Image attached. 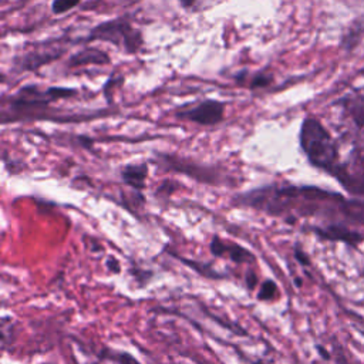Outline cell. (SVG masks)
<instances>
[{"label": "cell", "mask_w": 364, "mask_h": 364, "mask_svg": "<svg viewBox=\"0 0 364 364\" xmlns=\"http://www.w3.org/2000/svg\"><path fill=\"white\" fill-rule=\"evenodd\" d=\"M209 250L213 256L218 257H229L232 262L242 264V263H250V260H253V255L245 249L243 246L229 242V240H223L219 236H213L209 245Z\"/></svg>", "instance_id": "cell-7"}, {"label": "cell", "mask_w": 364, "mask_h": 364, "mask_svg": "<svg viewBox=\"0 0 364 364\" xmlns=\"http://www.w3.org/2000/svg\"><path fill=\"white\" fill-rule=\"evenodd\" d=\"M225 108L226 104L223 101L215 98H206L199 101L198 104H186L178 108L173 115L178 119L191 121L198 125L212 127L223 121L225 118Z\"/></svg>", "instance_id": "cell-4"}, {"label": "cell", "mask_w": 364, "mask_h": 364, "mask_svg": "<svg viewBox=\"0 0 364 364\" xmlns=\"http://www.w3.org/2000/svg\"><path fill=\"white\" fill-rule=\"evenodd\" d=\"M156 164L158 166H164L165 169L173 171V172H179V173H185L189 178H195L199 182L203 183H210V185H216L219 183V172L216 168L213 166H205V165H199L196 162L188 161L185 158H179L171 154H156Z\"/></svg>", "instance_id": "cell-5"}, {"label": "cell", "mask_w": 364, "mask_h": 364, "mask_svg": "<svg viewBox=\"0 0 364 364\" xmlns=\"http://www.w3.org/2000/svg\"><path fill=\"white\" fill-rule=\"evenodd\" d=\"M313 232L320 236L321 239L327 240H341L348 245H355L361 237L355 233L348 230L347 228H343L340 225H328V226H317L313 228Z\"/></svg>", "instance_id": "cell-10"}, {"label": "cell", "mask_w": 364, "mask_h": 364, "mask_svg": "<svg viewBox=\"0 0 364 364\" xmlns=\"http://www.w3.org/2000/svg\"><path fill=\"white\" fill-rule=\"evenodd\" d=\"M247 75H249V71H247V70H242V71H239L237 74H235V80H236L237 82H243Z\"/></svg>", "instance_id": "cell-17"}, {"label": "cell", "mask_w": 364, "mask_h": 364, "mask_svg": "<svg viewBox=\"0 0 364 364\" xmlns=\"http://www.w3.org/2000/svg\"><path fill=\"white\" fill-rule=\"evenodd\" d=\"M347 108L351 114V117L354 118L355 124L358 125H364V102L361 100H354V101H348Z\"/></svg>", "instance_id": "cell-14"}, {"label": "cell", "mask_w": 364, "mask_h": 364, "mask_svg": "<svg viewBox=\"0 0 364 364\" xmlns=\"http://www.w3.org/2000/svg\"><path fill=\"white\" fill-rule=\"evenodd\" d=\"M178 3H179L181 7H183V9H191V7L196 3V0H178Z\"/></svg>", "instance_id": "cell-18"}, {"label": "cell", "mask_w": 364, "mask_h": 364, "mask_svg": "<svg viewBox=\"0 0 364 364\" xmlns=\"http://www.w3.org/2000/svg\"><path fill=\"white\" fill-rule=\"evenodd\" d=\"M121 179L125 185L135 191H142L145 188V181L148 176V165L145 162L127 164L119 171Z\"/></svg>", "instance_id": "cell-9"}, {"label": "cell", "mask_w": 364, "mask_h": 364, "mask_svg": "<svg viewBox=\"0 0 364 364\" xmlns=\"http://www.w3.org/2000/svg\"><path fill=\"white\" fill-rule=\"evenodd\" d=\"M65 53V48L61 46L50 44V46H38L37 48H33L31 51L17 55L13 61V67L17 71H36L41 65H46L63 55Z\"/></svg>", "instance_id": "cell-6"}, {"label": "cell", "mask_w": 364, "mask_h": 364, "mask_svg": "<svg viewBox=\"0 0 364 364\" xmlns=\"http://www.w3.org/2000/svg\"><path fill=\"white\" fill-rule=\"evenodd\" d=\"M78 94L75 88L68 87H47L41 88L37 84H27L17 90L14 95L9 98V109L10 114H14L7 121H14L18 118H36V114H44L50 104L58 100L73 98ZM6 121V122H7Z\"/></svg>", "instance_id": "cell-2"}, {"label": "cell", "mask_w": 364, "mask_h": 364, "mask_svg": "<svg viewBox=\"0 0 364 364\" xmlns=\"http://www.w3.org/2000/svg\"><path fill=\"white\" fill-rule=\"evenodd\" d=\"M249 80H250V82H249L250 90H263L273 84L274 75H273V73H270L267 70H260V71L255 73Z\"/></svg>", "instance_id": "cell-11"}, {"label": "cell", "mask_w": 364, "mask_h": 364, "mask_svg": "<svg viewBox=\"0 0 364 364\" xmlns=\"http://www.w3.org/2000/svg\"><path fill=\"white\" fill-rule=\"evenodd\" d=\"M80 3H81V0H53L51 11L55 16H61V14H65L67 11L75 9Z\"/></svg>", "instance_id": "cell-12"}, {"label": "cell", "mask_w": 364, "mask_h": 364, "mask_svg": "<svg viewBox=\"0 0 364 364\" xmlns=\"http://www.w3.org/2000/svg\"><path fill=\"white\" fill-rule=\"evenodd\" d=\"M82 43L102 41L115 46L125 54H136L144 46L142 31L132 26L128 16L105 20L94 26L90 33L81 38Z\"/></svg>", "instance_id": "cell-3"}, {"label": "cell", "mask_w": 364, "mask_h": 364, "mask_svg": "<svg viewBox=\"0 0 364 364\" xmlns=\"http://www.w3.org/2000/svg\"><path fill=\"white\" fill-rule=\"evenodd\" d=\"M337 363H338V364H348V363L346 361V358H344V355H343L341 353H340V354H338V357H337Z\"/></svg>", "instance_id": "cell-20"}, {"label": "cell", "mask_w": 364, "mask_h": 364, "mask_svg": "<svg viewBox=\"0 0 364 364\" xmlns=\"http://www.w3.org/2000/svg\"><path fill=\"white\" fill-rule=\"evenodd\" d=\"M105 264H107V267H108L111 272H114V273H119V272H121V266H119V262H118V260H117L114 256H109V257L107 259Z\"/></svg>", "instance_id": "cell-15"}, {"label": "cell", "mask_w": 364, "mask_h": 364, "mask_svg": "<svg viewBox=\"0 0 364 364\" xmlns=\"http://www.w3.org/2000/svg\"><path fill=\"white\" fill-rule=\"evenodd\" d=\"M299 142L301 151L313 166L334 175L337 179L340 178L344 169L337 164L336 142L318 119L313 117L303 119Z\"/></svg>", "instance_id": "cell-1"}, {"label": "cell", "mask_w": 364, "mask_h": 364, "mask_svg": "<svg viewBox=\"0 0 364 364\" xmlns=\"http://www.w3.org/2000/svg\"><path fill=\"white\" fill-rule=\"evenodd\" d=\"M109 63H111V58H109L108 53H105L97 47L85 46L70 55V58L67 61V67L75 68V67H82V65H108Z\"/></svg>", "instance_id": "cell-8"}, {"label": "cell", "mask_w": 364, "mask_h": 364, "mask_svg": "<svg viewBox=\"0 0 364 364\" xmlns=\"http://www.w3.org/2000/svg\"><path fill=\"white\" fill-rule=\"evenodd\" d=\"M317 350L320 351V354H321L326 360H328V357H330V355H328V353H327V351H324V350H323V347H320V346H318V347H317Z\"/></svg>", "instance_id": "cell-19"}, {"label": "cell", "mask_w": 364, "mask_h": 364, "mask_svg": "<svg viewBox=\"0 0 364 364\" xmlns=\"http://www.w3.org/2000/svg\"><path fill=\"white\" fill-rule=\"evenodd\" d=\"M276 293H277L276 283L273 280H270V279H266V280L262 282L260 290L257 293V299L262 300V301H269V300H273Z\"/></svg>", "instance_id": "cell-13"}, {"label": "cell", "mask_w": 364, "mask_h": 364, "mask_svg": "<svg viewBox=\"0 0 364 364\" xmlns=\"http://www.w3.org/2000/svg\"><path fill=\"white\" fill-rule=\"evenodd\" d=\"M294 256H296V259H297L303 266H307V264H309V259H307L306 253H304L300 247H294Z\"/></svg>", "instance_id": "cell-16"}]
</instances>
